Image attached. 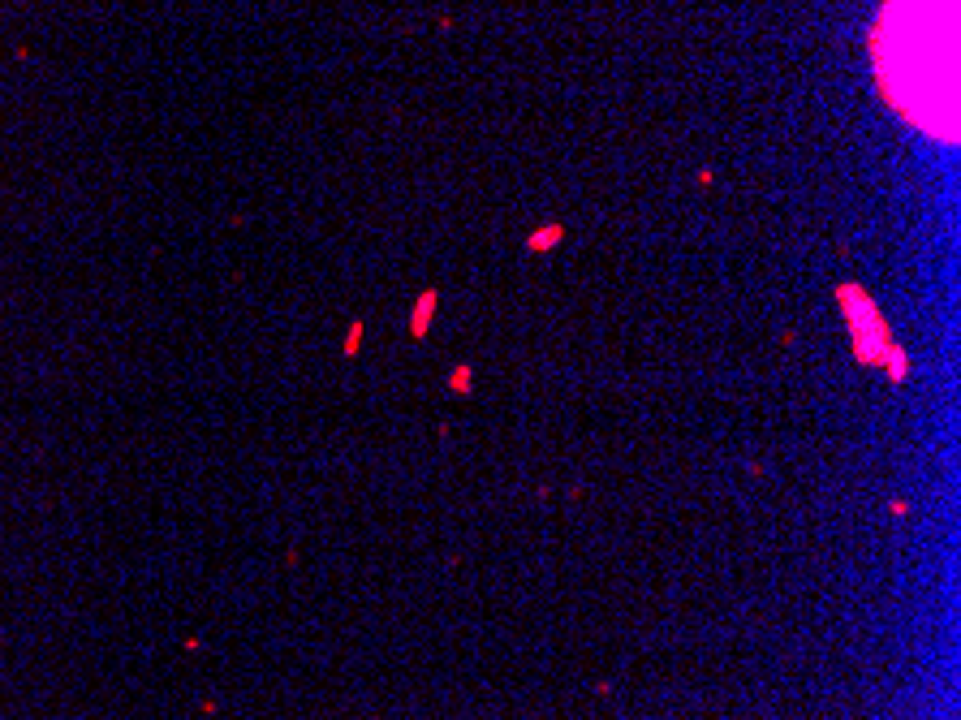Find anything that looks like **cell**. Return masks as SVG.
<instances>
[{
	"mask_svg": "<svg viewBox=\"0 0 961 720\" xmlns=\"http://www.w3.org/2000/svg\"><path fill=\"white\" fill-rule=\"evenodd\" d=\"M957 5L952 0H888L879 31H875V65L879 87L892 99L897 113H905L927 134L952 138V126L935 113L940 108L957 117Z\"/></svg>",
	"mask_w": 961,
	"mask_h": 720,
	"instance_id": "cell-1",
	"label": "cell"
}]
</instances>
